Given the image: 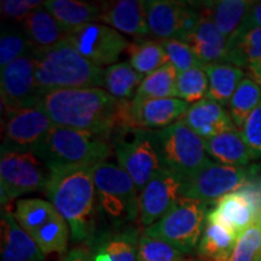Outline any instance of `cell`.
<instances>
[{
  "label": "cell",
  "instance_id": "1",
  "mask_svg": "<svg viewBox=\"0 0 261 261\" xmlns=\"http://www.w3.org/2000/svg\"><path fill=\"white\" fill-rule=\"evenodd\" d=\"M39 106L56 126L108 139L116 130L117 99L100 87L48 91L41 96Z\"/></svg>",
  "mask_w": 261,
  "mask_h": 261
},
{
  "label": "cell",
  "instance_id": "2",
  "mask_svg": "<svg viewBox=\"0 0 261 261\" xmlns=\"http://www.w3.org/2000/svg\"><path fill=\"white\" fill-rule=\"evenodd\" d=\"M45 195L69 225L75 242L90 240L97 202L93 167L50 169Z\"/></svg>",
  "mask_w": 261,
  "mask_h": 261
},
{
  "label": "cell",
  "instance_id": "3",
  "mask_svg": "<svg viewBox=\"0 0 261 261\" xmlns=\"http://www.w3.org/2000/svg\"><path fill=\"white\" fill-rule=\"evenodd\" d=\"M38 87L44 94L54 90L100 87L104 69L81 56L67 39L47 50L34 51Z\"/></svg>",
  "mask_w": 261,
  "mask_h": 261
},
{
  "label": "cell",
  "instance_id": "4",
  "mask_svg": "<svg viewBox=\"0 0 261 261\" xmlns=\"http://www.w3.org/2000/svg\"><path fill=\"white\" fill-rule=\"evenodd\" d=\"M35 154L50 169L94 167L109 158L112 144L108 138L86 130L55 125Z\"/></svg>",
  "mask_w": 261,
  "mask_h": 261
},
{
  "label": "cell",
  "instance_id": "5",
  "mask_svg": "<svg viewBox=\"0 0 261 261\" xmlns=\"http://www.w3.org/2000/svg\"><path fill=\"white\" fill-rule=\"evenodd\" d=\"M97 203L114 223L135 221L139 215V192L126 171L112 162H100L93 167Z\"/></svg>",
  "mask_w": 261,
  "mask_h": 261
},
{
  "label": "cell",
  "instance_id": "6",
  "mask_svg": "<svg viewBox=\"0 0 261 261\" xmlns=\"http://www.w3.org/2000/svg\"><path fill=\"white\" fill-rule=\"evenodd\" d=\"M154 140L162 168L181 179L211 162L204 139L184 122L178 121L161 129H154Z\"/></svg>",
  "mask_w": 261,
  "mask_h": 261
},
{
  "label": "cell",
  "instance_id": "7",
  "mask_svg": "<svg viewBox=\"0 0 261 261\" xmlns=\"http://www.w3.org/2000/svg\"><path fill=\"white\" fill-rule=\"evenodd\" d=\"M207 218V203L179 198L162 219L145 228L144 234L165 241L184 254H196Z\"/></svg>",
  "mask_w": 261,
  "mask_h": 261
},
{
  "label": "cell",
  "instance_id": "8",
  "mask_svg": "<svg viewBox=\"0 0 261 261\" xmlns=\"http://www.w3.org/2000/svg\"><path fill=\"white\" fill-rule=\"evenodd\" d=\"M15 218L23 230L47 254L65 253L70 228L50 201L23 198L16 202Z\"/></svg>",
  "mask_w": 261,
  "mask_h": 261
},
{
  "label": "cell",
  "instance_id": "9",
  "mask_svg": "<svg viewBox=\"0 0 261 261\" xmlns=\"http://www.w3.org/2000/svg\"><path fill=\"white\" fill-rule=\"evenodd\" d=\"M261 174V166L248 167L208 162L203 167L182 179L181 196L208 203L218 201Z\"/></svg>",
  "mask_w": 261,
  "mask_h": 261
},
{
  "label": "cell",
  "instance_id": "10",
  "mask_svg": "<svg viewBox=\"0 0 261 261\" xmlns=\"http://www.w3.org/2000/svg\"><path fill=\"white\" fill-rule=\"evenodd\" d=\"M50 179V168L32 151L2 150L0 194L3 208L10 201L31 192L44 191Z\"/></svg>",
  "mask_w": 261,
  "mask_h": 261
},
{
  "label": "cell",
  "instance_id": "11",
  "mask_svg": "<svg viewBox=\"0 0 261 261\" xmlns=\"http://www.w3.org/2000/svg\"><path fill=\"white\" fill-rule=\"evenodd\" d=\"M114 150L119 166L132 178L139 194L162 169L152 129L133 128L117 132Z\"/></svg>",
  "mask_w": 261,
  "mask_h": 261
},
{
  "label": "cell",
  "instance_id": "12",
  "mask_svg": "<svg viewBox=\"0 0 261 261\" xmlns=\"http://www.w3.org/2000/svg\"><path fill=\"white\" fill-rule=\"evenodd\" d=\"M54 126L50 116L40 106L5 113L2 150L32 151L35 154Z\"/></svg>",
  "mask_w": 261,
  "mask_h": 261
},
{
  "label": "cell",
  "instance_id": "13",
  "mask_svg": "<svg viewBox=\"0 0 261 261\" xmlns=\"http://www.w3.org/2000/svg\"><path fill=\"white\" fill-rule=\"evenodd\" d=\"M34 51L2 68L0 91L3 112L38 107L40 103L42 92L37 84Z\"/></svg>",
  "mask_w": 261,
  "mask_h": 261
},
{
  "label": "cell",
  "instance_id": "14",
  "mask_svg": "<svg viewBox=\"0 0 261 261\" xmlns=\"http://www.w3.org/2000/svg\"><path fill=\"white\" fill-rule=\"evenodd\" d=\"M67 40L81 56L99 68L116 64L129 44L121 33L96 22L68 33Z\"/></svg>",
  "mask_w": 261,
  "mask_h": 261
},
{
  "label": "cell",
  "instance_id": "15",
  "mask_svg": "<svg viewBox=\"0 0 261 261\" xmlns=\"http://www.w3.org/2000/svg\"><path fill=\"white\" fill-rule=\"evenodd\" d=\"M182 179L168 169L162 168L150 179L139 194V218L148 228L162 219L181 197Z\"/></svg>",
  "mask_w": 261,
  "mask_h": 261
},
{
  "label": "cell",
  "instance_id": "16",
  "mask_svg": "<svg viewBox=\"0 0 261 261\" xmlns=\"http://www.w3.org/2000/svg\"><path fill=\"white\" fill-rule=\"evenodd\" d=\"M190 104L173 98L145 99L140 102L130 100V116L133 128L161 129L180 121L187 114Z\"/></svg>",
  "mask_w": 261,
  "mask_h": 261
},
{
  "label": "cell",
  "instance_id": "17",
  "mask_svg": "<svg viewBox=\"0 0 261 261\" xmlns=\"http://www.w3.org/2000/svg\"><path fill=\"white\" fill-rule=\"evenodd\" d=\"M100 4L98 21L109 25L119 33L143 39L149 34L144 2L139 0H117Z\"/></svg>",
  "mask_w": 261,
  "mask_h": 261
},
{
  "label": "cell",
  "instance_id": "18",
  "mask_svg": "<svg viewBox=\"0 0 261 261\" xmlns=\"http://www.w3.org/2000/svg\"><path fill=\"white\" fill-rule=\"evenodd\" d=\"M181 121L203 139L237 128L225 107L210 97L192 104Z\"/></svg>",
  "mask_w": 261,
  "mask_h": 261
},
{
  "label": "cell",
  "instance_id": "19",
  "mask_svg": "<svg viewBox=\"0 0 261 261\" xmlns=\"http://www.w3.org/2000/svg\"><path fill=\"white\" fill-rule=\"evenodd\" d=\"M2 261H45V254L9 208L2 210Z\"/></svg>",
  "mask_w": 261,
  "mask_h": 261
},
{
  "label": "cell",
  "instance_id": "20",
  "mask_svg": "<svg viewBox=\"0 0 261 261\" xmlns=\"http://www.w3.org/2000/svg\"><path fill=\"white\" fill-rule=\"evenodd\" d=\"M207 219L223 225L240 236L248 227L256 224L257 212L243 192H231L217 201L215 208L207 214Z\"/></svg>",
  "mask_w": 261,
  "mask_h": 261
},
{
  "label": "cell",
  "instance_id": "21",
  "mask_svg": "<svg viewBox=\"0 0 261 261\" xmlns=\"http://www.w3.org/2000/svg\"><path fill=\"white\" fill-rule=\"evenodd\" d=\"M185 42L192 47L203 67L215 63H226L227 39L218 31L210 16L205 14L204 9L201 22Z\"/></svg>",
  "mask_w": 261,
  "mask_h": 261
},
{
  "label": "cell",
  "instance_id": "22",
  "mask_svg": "<svg viewBox=\"0 0 261 261\" xmlns=\"http://www.w3.org/2000/svg\"><path fill=\"white\" fill-rule=\"evenodd\" d=\"M185 2L148 0L144 2L146 21L152 37L160 41L178 39Z\"/></svg>",
  "mask_w": 261,
  "mask_h": 261
},
{
  "label": "cell",
  "instance_id": "23",
  "mask_svg": "<svg viewBox=\"0 0 261 261\" xmlns=\"http://www.w3.org/2000/svg\"><path fill=\"white\" fill-rule=\"evenodd\" d=\"M139 238L132 227L102 233L91 250L92 261H137Z\"/></svg>",
  "mask_w": 261,
  "mask_h": 261
},
{
  "label": "cell",
  "instance_id": "24",
  "mask_svg": "<svg viewBox=\"0 0 261 261\" xmlns=\"http://www.w3.org/2000/svg\"><path fill=\"white\" fill-rule=\"evenodd\" d=\"M204 145L208 156L223 165L248 167L253 161L250 149L237 128L204 139Z\"/></svg>",
  "mask_w": 261,
  "mask_h": 261
},
{
  "label": "cell",
  "instance_id": "25",
  "mask_svg": "<svg viewBox=\"0 0 261 261\" xmlns=\"http://www.w3.org/2000/svg\"><path fill=\"white\" fill-rule=\"evenodd\" d=\"M19 24L37 50H47L56 46L64 41L68 35L45 6L31 12Z\"/></svg>",
  "mask_w": 261,
  "mask_h": 261
},
{
  "label": "cell",
  "instance_id": "26",
  "mask_svg": "<svg viewBox=\"0 0 261 261\" xmlns=\"http://www.w3.org/2000/svg\"><path fill=\"white\" fill-rule=\"evenodd\" d=\"M45 8L57 19L64 32L70 33L99 19L100 4L79 0H47Z\"/></svg>",
  "mask_w": 261,
  "mask_h": 261
},
{
  "label": "cell",
  "instance_id": "27",
  "mask_svg": "<svg viewBox=\"0 0 261 261\" xmlns=\"http://www.w3.org/2000/svg\"><path fill=\"white\" fill-rule=\"evenodd\" d=\"M261 61V28L241 25L227 39L226 63L249 68Z\"/></svg>",
  "mask_w": 261,
  "mask_h": 261
},
{
  "label": "cell",
  "instance_id": "28",
  "mask_svg": "<svg viewBox=\"0 0 261 261\" xmlns=\"http://www.w3.org/2000/svg\"><path fill=\"white\" fill-rule=\"evenodd\" d=\"M253 3L247 0H219L202 4L218 31L228 39L243 23Z\"/></svg>",
  "mask_w": 261,
  "mask_h": 261
},
{
  "label": "cell",
  "instance_id": "29",
  "mask_svg": "<svg viewBox=\"0 0 261 261\" xmlns=\"http://www.w3.org/2000/svg\"><path fill=\"white\" fill-rule=\"evenodd\" d=\"M208 76V96L221 106L230 103L234 91L244 77V70L228 63H215L204 67Z\"/></svg>",
  "mask_w": 261,
  "mask_h": 261
},
{
  "label": "cell",
  "instance_id": "30",
  "mask_svg": "<svg viewBox=\"0 0 261 261\" xmlns=\"http://www.w3.org/2000/svg\"><path fill=\"white\" fill-rule=\"evenodd\" d=\"M144 79L129 63H116L104 69L103 87L115 99L132 100Z\"/></svg>",
  "mask_w": 261,
  "mask_h": 261
},
{
  "label": "cell",
  "instance_id": "31",
  "mask_svg": "<svg viewBox=\"0 0 261 261\" xmlns=\"http://www.w3.org/2000/svg\"><path fill=\"white\" fill-rule=\"evenodd\" d=\"M126 52L129 64L144 76L168 64L165 47L160 40L136 39L133 42H129Z\"/></svg>",
  "mask_w": 261,
  "mask_h": 261
},
{
  "label": "cell",
  "instance_id": "32",
  "mask_svg": "<svg viewBox=\"0 0 261 261\" xmlns=\"http://www.w3.org/2000/svg\"><path fill=\"white\" fill-rule=\"evenodd\" d=\"M178 73L171 64H166L143 80L136 97L132 100L140 102L145 99L177 97Z\"/></svg>",
  "mask_w": 261,
  "mask_h": 261
},
{
  "label": "cell",
  "instance_id": "33",
  "mask_svg": "<svg viewBox=\"0 0 261 261\" xmlns=\"http://www.w3.org/2000/svg\"><path fill=\"white\" fill-rule=\"evenodd\" d=\"M261 102V86L249 76L244 77L234 91L230 103H228V113L234 126L242 129L247 119L254 109Z\"/></svg>",
  "mask_w": 261,
  "mask_h": 261
},
{
  "label": "cell",
  "instance_id": "34",
  "mask_svg": "<svg viewBox=\"0 0 261 261\" xmlns=\"http://www.w3.org/2000/svg\"><path fill=\"white\" fill-rule=\"evenodd\" d=\"M35 50L21 24H3L0 35V67Z\"/></svg>",
  "mask_w": 261,
  "mask_h": 261
},
{
  "label": "cell",
  "instance_id": "35",
  "mask_svg": "<svg viewBox=\"0 0 261 261\" xmlns=\"http://www.w3.org/2000/svg\"><path fill=\"white\" fill-rule=\"evenodd\" d=\"M210 84L204 67H198L184 73L177 77V98L189 104L201 102L208 96Z\"/></svg>",
  "mask_w": 261,
  "mask_h": 261
},
{
  "label": "cell",
  "instance_id": "36",
  "mask_svg": "<svg viewBox=\"0 0 261 261\" xmlns=\"http://www.w3.org/2000/svg\"><path fill=\"white\" fill-rule=\"evenodd\" d=\"M185 257L187 254L165 241L144 233L139 238L137 261H181Z\"/></svg>",
  "mask_w": 261,
  "mask_h": 261
},
{
  "label": "cell",
  "instance_id": "37",
  "mask_svg": "<svg viewBox=\"0 0 261 261\" xmlns=\"http://www.w3.org/2000/svg\"><path fill=\"white\" fill-rule=\"evenodd\" d=\"M162 45L167 55L168 64L173 65L178 74L194 69V68L203 67L188 42L179 40V39H169V40L162 41Z\"/></svg>",
  "mask_w": 261,
  "mask_h": 261
},
{
  "label": "cell",
  "instance_id": "38",
  "mask_svg": "<svg viewBox=\"0 0 261 261\" xmlns=\"http://www.w3.org/2000/svg\"><path fill=\"white\" fill-rule=\"evenodd\" d=\"M261 253V230L256 224L248 227L237 237L227 261H257Z\"/></svg>",
  "mask_w": 261,
  "mask_h": 261
},
{
  "label": "cell",
  "instance_id": "39",
  "mask_svg": "<svg viewBox=\"0 0 261 261\" xmlns=\"http://www.w3.org/2000/svg\"><path fill=\"white\" fill-rule=\"evenodd\" d=\"M44 5L42 0H2L0 11L4 18L22 23L31 12Z\"/></svg>",
  "mask_w": 261,
  "mask_h": 261
},
{
  "label": "cell",
  "instance_id": "40",
  "mask_svg": "<svg viewBox=\"0 0 261 261\" xmlns=\"http://www.w3.org/2000/svg\"><path fill=\"white\" fill-rule=\"evenodd\" d=\"M241 132L250 149L253 160L261 159V102L248 117Z\"/></svg>",
  "mask_w": 261,
  "mask_h": 261
},
{
  "label": "cell",
  "instance_id": "41",
  "mask_svg": "<svg viewBox=\"0 0 261 261\" xmlns=\"http://www.w3.org/2000/svg\"><path fill=\"white\" fill-rule=\"evenodd\" d=\"M241 25L246 27H257L261 28V2H254L252 8L248 11L247 17L244 18Z\"/></svg>",
  "mask_w": 261,
  "mask_h": 261
},
{
  "label": "cell",
  "instance_id": "42",
  "mask_svg": "<svg viewBox=\"0 0 261 261\" xmlns=\"http://www.w3.org/2000/svg\"><path fill=\"white\" fill-rule=\"evenodd\" d=\"M60 261H92V254L86 248H75Z\"/></svg>",
  "mask_w": 261,
  "mask_h": 261
},
{
  "label": "cell",
  "instance_id": "43",
  "mask_svg": "<svg viewBox=\"0 0 261 261\" xmlns=\"http://www.w3.org/2000/svg\"><path fill=\"white\" fill-rule=\"evenodd\" d=\"M248 75H249L250 79L261 86V61L248 68Z\"/></svg>",
  "mask_w": 261,
  "mask_h": 261
},
{
  "label": "cell",
  "instance_id": "44",
  "mask_svg": "<svg viewBox=\"0 0 261 261\" xmlns=\"http://www.w3.org/2000/svg\"><path fill=\"white\" fill-rule=\"evenodd\" d=\"M256 225L259 226V228L261 230V212L259 213V215H257V219H256Z\"/></svg>",
  "mask_w": 261,
  "mask_h": 261
},
{
  "label": "cell",
  "instance_id": "45",
  "mask_svg": "<svg viewBox=\"0 0 261 261\" xmlns=\"http://www.w3.org/2000/svg\"><path fill=\"white\" fill-rule=\"evenodd\" d=\"M181 261H197V259H196V257H195V259H194V257H185V259L181 260Z\"/></svg>",
  "mask_w": 261,
  "mask_h": 261
},
{
  "label": "cell",
  "instance_id": "46",
  "mask_svg": "<svg viewBox=\"0 0 261 261\" xmlns=\"http://www.w3.org/2000/svg\"><path fill=\"white\" fill-rule=\"evenodd\" d=\"M257 261H261V253H260V255H259V257H257Z\"/></svg>",
  "mask_w": 261,
  "mask_h": 261
},
{
  "label": "cell",
  "instance_id": "47",
  "mask_svg": "<svg viewBox=\"0 0 261 261\" xmlns=\"http://www.w3.org/2000/svg\"><path fill=\"white\" fill-rule=\"evenodd\" d=\"M257 179H259V180H260V181H261V174H260V175H259V177H257Z\"/></svg>",
  "mask_w": 261,
  "mask_h": 261
}]
</instances>
